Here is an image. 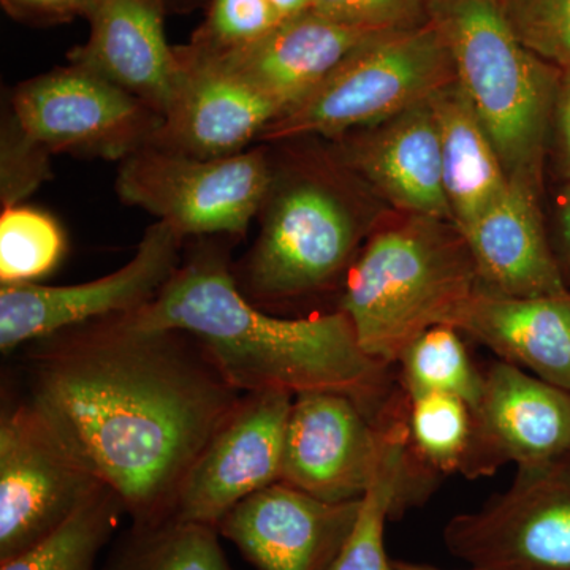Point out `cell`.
I'll return each instance as SVG.
<instances>
[{"label":"cell","instance_id":"6","mask_svg":"<svg viewBox=\"0 0 570 570\" xmlns=\"http://www.w3.org/2000/svg\"><path fill=\"white\" fill-rule=\"evenodd\" d=\"M455 80L448 40L436 21L382 33L352 52L306 99L269 124L261 141L337 140L387 121Z\"/></svg>","mask_w":570,"mask_h":570},{"label":"cell","instance_id":"20","mask_svg":"<svg viewBox=\"0 0 570 570\" xmlns=\"http://www.w3.org/2000/svg\"><path fill=\"white\" fill-rule=\"evenodd\" d=\"M480 285L510 296L569 291L560 262L547 242L539 193L510 181L505 193L463 232Z\"/></svg>","mask_w":570,"mask_h":570},{"label":"cell","instance_id":"1","mask_svg":"<svg viewBox=\"0 0 570 570\" xmlns=\"http://www.w3.org/2000/svg\"><path fill=\"white\" fill-rule=\"evenodd\" d=\"M29 401L137 527L175 515L187 472L243 395L176 330L116 316L33 341Z\"/></svg>","mask_w":570,"mask_h":570},{"label":"cell","instance_id":"8","mask_svg":"<svg viewBox=\"0 0 570 570\" xmlns=\"http://www.w3.org/2000/svg\"><path fill=\"white\" fill-rule=\"evenodd\" d=\"M472 570H570V456L519 468L512 485L444 528Z\"/></svg>","mask_w":570,"mask_h":570},{"label":"cell","instance_id":"21","mask_svg":"<svg viewBox=\"0 0 570 570\" xmlns=\"http://www.w3.org/2000/svg\"><path fill=\"white\" fill-rule=\"evenodd\" d=\"M456 328L502 362L570 392V291L510 296L480 285Z\"/></svg>","mask_w":570,"mask_h":570},{"label":"cell","instance_id":"32","mask_svg":"<svg viewBox=\"0 0 570 570\" xmlns=\"http://www.w3.org/2000/svg\"><path fill=\"white\" fill-rule=\"evenodd\" d=\"M314 11L367 31H406L426 24L425 0H314Z\"/></svg>","mask_w":570,"mask_h":570},{"label":"cell","instance_id":"4","mask_svg":"<svg viewBox=\"0 0 570 570\" xmlns=\"http://www.w3.org/2000/svg\"><path fill=\"white\" fill-rule=\"evenodd\" d=\"M434 21L510 181L539 193L561 69L517 39L499 0H442Z\"/></svg>","mask_w":570,"mask_h":570},{"label":"cell","instance_id":"15","mask_svg":"<svg viewBox=\"0 0 570 570\" xmlns=\"http://www.w3.org/2000/svg\"><path fill=\"white\" fill-rule=\"evenodd\" d=\"M176 51L181 81L149 145L198 159L235 156L279 118L277 105L219 56L193 41Z\"/></svg>","mask_w":570,"mask_h":570},{"label":"cell","instance_id":"29","mask_svg":"<svg viewBox=\"0 0 570 570\" xmlns=\"http://www.w3.org/2000/svg\"><path fill=\"white\" fill-rule=\"evenodd\" d=\"M283 22L268 0H209L206 18L193 43L205 50L227 52L249 47Z\"/></svg>","mask_w":570,"mask_h":570},{"label":"cell","instance_id":"26","mask_svg":"<svg viewBox=\"0 0 570 570\" xmlns=\"http://www.w3.org/2000/svg\"><path fill=\"white\" fill-rule=\"evenodd\" d=\"M407 396L448 393L469 407L479 403L483 374L472 365L466 347L452 325H438L422 333L400 358Z\"/></svg>","mask_w":570,"mask_h":570},{"label":"cell","instance_id":"28","mask_svg":"<svg viewBox=\"0 0 570 570\" xmlns=\"http://www.w3.org/2000/svg\"><path fill=\"white\" fill-rule=\"evenodd\" d=\"M409 441L426 469L460 472L471 441V407L448 393L407 396Z\"/></svg>","mask_w":570,"mask_h":570},{"label":"cell","instance_id":"23","mask_svg":"<svg viewBox=\"0 0 570 570\" xmlns=\"http://www.w3.org/2000/svg\"><path fill=\"white\" fill-rule=\"evenodd\" d=\"M419 478L407 425L397 420L389 428L384 459L363 498L355 530L332 570H395L385 550V527L423 498Z\"/></svg>","mask_w":570,"mask_h":570},{"label":"cell","instance_id":"25","mask_svg":"<svg viewBox=\"0 0 570 570\" xmlns=\"http://www.w3.org/2000/svg\"><path fill=\"white\" fill-rule=\"evenodd\" d=\"M124 515L121 501L105 487L58 530L0 562V570H94Z\"/></svg>","mask_w":570,"mask_h":570},{"label":"cell","instance_id":"2","mask_svg":"<svg viewBox=\"0 0 570 570\" xmlns=\"http://www.w3.org/2000/svg\"><path fill=\"white\" fill-rule=\"evenodd\" d=\"M129 317L142 328L194 337L243 395L340 393L373 419L389 406V365L360 347L343 311L269 316L243 294L220 247H197L163 292Z\"/></svg>","mask_w":570,"mask_h":570},{"label":"cell","instance_id":"14","mask_svg":"<svg viewBox=\"0 0 570 570\" xmlns=\"http://www.w3.org/2000/svg\"><path fill=\"white\" fill-rule=\"evenodd\" d=\"M460 472L487 478L504 464L539 466L570 456V392L508 362L483 374Z\"/></svg>","mask_w":570,"mask_h":570},{"label":"cell","instance_id":"17","mask_svg":"<svg viewBox=\"0 0 570 570\" xmlns=\"http://www.w3.org/2000/svg\"><path fill=\"white\" fill-rule=\"evenodd\" d=\"M335 141L340 163L397 209L453 224L430 99Z\"/></svg>","mask_w":570,"mask_h":570},{"label":"cell","instance_id":"9","mask_svg":"<svg viewBox=\"0 0 570 570\" xmlns=\"http://www.w3.org/2000/svg\"><path fill=\"white\" fill-rule=\"evenodd\" d=\"M105 489L26 400L0 419V562L58 530Z\"/></svg>","mask_w":570,"mask_h":570},{"label":"cell","instance_id":"37","mask_svg":"<svg viewBox=\"0 0 570 570\" xmlns=\"http://www.w3.org/2000/svg\"><path fill=\"white\" fill-rule=\"evenodd\" d=\"M167 14H187L194 10L206 9L209 0H157Z\"/></svg>","mask_w":570,"mask_h":570},{"label":"cell","instance_id":"36","mask_svg":"<svg viewBox=\"0 0 570 570\" xmlns=\"http://www.w3.org/2000/svg\"><path fill=\"white\" fill-rule=\"evenodd\" d=\"M560 214L562 246H564L566 264H568L570 276V183L566 187L564 194H562Z\"/></svg>","mask_w":570,"mask_h":570},{"label":"cell","instance_id":"7","mask_svg":"<svg viewBox=\"0 0 570 570\" xmlns=\"http://www.w3.org/2000/svg\"><path fill=\"white\" fill-rule=\"evenodd\" d=\"M272 183L262 148L198 159L145 146L124 159L116 193L186 236H239L257 219Z\"/></svg>","mask_w":570,"mask_h":570},{"label":"cell","instance_id":"35","mask_svg":"<svg viewBox=\"0 0 570 570\" xmlns=\"http://www.w3.org/2000/svg\"><path fill=\"white\" fill-rule=\"evenodd\" d=\"M268 2L283 21L314 10V0H268Z\"/></svg>","mask_w":570,"mask_h":570},{"label":"cell","instance_id":"24","mask_svg":"<svg viewBox=\"0 0 570 570\" xmlns=\"http://www.w3.org/2000/svg\"><path fill=\"white\" fill-rule=\"evenodd\" d=\"M219 531L171 519L137 527L119 539L102 570H232Z\"/></svg>","mask_w":570,"mask_h":570},{"label":"cell","instance_id":"12","mask_svg":"<svg viewBox=\"0 0 570 570\" xmlns=\"http://www.w3.org/2000/svg\"><path fill=\"white\" fill-rule=\"evenodd\" d=\"M393 403L377 419L346 395H296L285 434L281 482L328 502L365 498L387 444Z\"/></svg>","mask_w":570,"mask_h":570},{"label":"cell","instance_id":"31","mask_svg":"<svg viewBox=\"0 0 570 570\" xmlns=\"http://www.w3.org/2000/svg\"><path fill=\"white\" fill-rule=\"evenodd\" d=\"M51 154L21 129L13 112L3 115L0 134V202L24 204L51 176Z\"/></svg>","mask_w":570,"mask_h":570},{"label":"cell","instance_id":"11","mask_svg":"<svg viewBox=\"0 0 570 570\" xmlns=\"http://www.w3.org/2000/svg\"><path fill=\"white\" fill-rule=\"evenodd\" d=\"M183 236L157 220L146 228L135 255L110 275L75 285L0 287V348L3 354L62 330L149 305L181 265Z\"/></svg>","mask_w":570,"mask_h":570},{"label":"cell","instance_id":"34","mask_svg":"<svg viewBox=\"0 0 570 570\" xmlns=\"http://www.w3.org/2000/svg\"><path fill=\"white\" fill-rule=\"evenodd\" d=\"M553 122L557 126L561 170L570 183V69L561 70Z\"/></svg>","mask_w":570,"mask_h":570},{"label":"cell","instance_id":"30","mask_svg":"<svg viewBox=\"0 0 570 570\" xmlns=\"http://www.w3.org/2000/svg\"><path fill=\"white\" fill-rule=\"evenodd\" d=\"M501 7L528 50L558 69H570V0H505Z\"/></svg>","mask_w":570,"mask_h":570},{"label":"cell","instance_id":"18","mask_svg":"<svg viewBox=\"0 0 570 570\" xmlns=\"http://www.w3.org/2000/svg\"><path fill=\"white\" fill-rule=\"evenodd\" d=\"M167 11L157 0H91L88 40L69 62L96 71L165 116L174 102L181 61L165 33Z\"/></svg>","mask_w":570,"mask_h":570},{"label":"cell","instance_id":"16","mask_svg":"<svg viewBox=\"0 0 570 570\" xmlns=\"http://www.w3.org/2000/svg\"><path fill=\"white\" fill-rule=\"evenodd\" d=\"M362 501L328 502L276 482L236 504L217 531L257 570H332Z\"/></svg>","mask_w":570,"mask_h":570},{"label":"cell","instance_id":"13","mask_svg":"<svg viewBox=\"0 0 570 570\" xmlns=\"http://www.w3.org/2000/svg\"><path fill=\"white\" fill-rule=\"evenodd\" d=\"M294 400L287 392L245 395L187 472L175 519L217 528L236 504L281 482Z\"/></svg>","mask_w":570,"mask_h":570},{"label":"cell","instance_id":"19","mask_svg":"<svg viewBox=\"0 0 570 570\" xmlns=\"http://www.w3.org/2000/svg\"><path fill=\"white\" fill-rule=\"evenodd\" d=\"M382 33L387 32L341 24L313 10L281 22L264 39L242 50L212 52L261 89L284 115L318 88L352 52Z\"/></svg>","mask_w":570,"mask_h":570},{"label":"cell","instance_id":"27","mask_svg":"<svg viewBox=\"0 0 570 570\" xmlns=\"http://www.w3.org/2000/svg\"><path fill=\"white\" fill-rule=\"evenodd\" d=\"M66 254V235L51 214L29 205L0 214V283L36 284L58 268Z\"/></svg>","mask_w":570,"mask_h":570},{"label":"cell","instance_id":"3","mask_svg":"<svg viewBox=\"0 0 570 570\" xmlns=\"http://www.w3.org/2000/svg\"><path fill=\"white\" fill-rule=\"evenodd\" d=\"M480 281L455 225L411 216L377 232L346 275L340 311L367 355L393 365L422 333L459 326Z\"/></svg>","mask_w":570,"mask_h":570},{"label":"cell","instance_id":"33","mask_svg":"<svg viewBox=\"0 0 570 570\" xmlns=\"http://www.w3.org/2000/svg\"><path fill=\"white\" fill-rule=\"evenodd\" d=\"M0 3L14 21L48 28L85 18L91 0H0Z\"/></svg>","mask_w":570,"mask_h":570},{"label":"cell","instance_id":"10","mask_svg":"<svg viewBox=\"0 0 570 570\" xmlns=\"http://www.w3.org/2000/svg\"><path fill=\"white\" fill-rule=\"evenodd\" d=\"M10 110L51 156L119 163L148 146L163 124V116L132 94L73 62L18 85Z\"/></svg>","mask_w":570,"mask_h":570},{"label":"cell","instance_id":"22","mask_svg":"<svg viewBox=\"0 0 570 570\" xmlns=\"http://www.w3.org/2000/svg\"><path fill=\"white\" fill-rule=\"evenodd\" d=\"M453 225L463 234L509 187L501 157L459 81L430 97Z\"/></svg>","mask_w":570,"mask_h":570},{"label":"cell","instance_id":"5","mask_svg":"<svg viewBox=\"0 0 570 570\" xmlns=\"http://www.w3.org/2000/svg\"><path fill=\"white\" fill-rule=\"evenodd\" d=\"M332 176L311 167L284 170L272 159L261 230L236 279L250 302L316 294L354 264L362 223L354 197Z\"/></svg>","mask_w":570,"mask_h":570},{"label":"cell","instance_id":"38","mask_svg":"<svg viewBox=\"0 0 570 570\" xmlns=\"http://www.w3.org/2000/svg\"><path fill=\"white\" fill-rule=\"evenodd\" d=\"M393 569L395 570H444L439 568H433L430 564H420V562H411V561H393ZM472 570V569H468Z\"/></svg>","mask_w":570,"mask_h":570}]
</instances>
